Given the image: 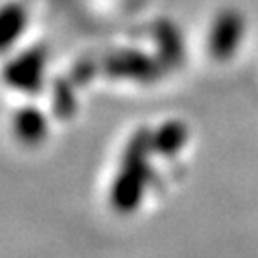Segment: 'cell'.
I'll return each instance as SVG.
<instances>
[{"label":"cell","mask_w":258,"mask_h":258,"mask_svg":"<svg viewBox=\"0 0 258 258\" xmlns=\"http://www.w3.org/2000/svg\"><path fill=\"white\" fill-rule=\"evenodd\" d=\"M242 37H244V17L232 9L224 11L222 15H218L212 29V37H210L212 53L220 59L230 57L238 49Z\"/></svg>","instance_id":"1"}]
</instances>
